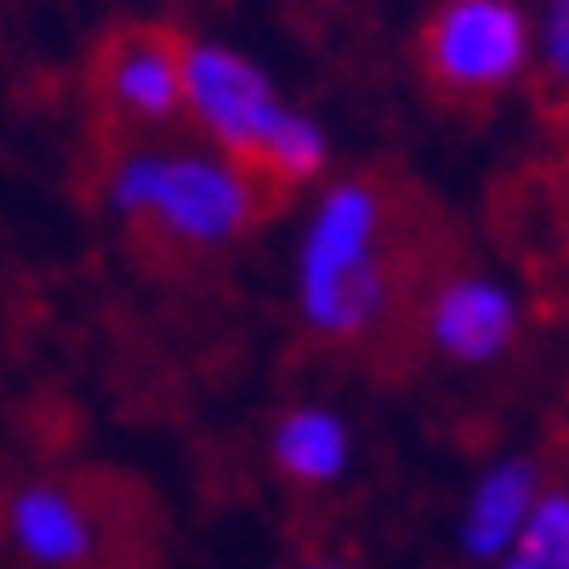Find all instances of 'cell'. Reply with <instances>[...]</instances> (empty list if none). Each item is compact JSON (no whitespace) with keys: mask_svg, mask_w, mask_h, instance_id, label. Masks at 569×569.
I'll use <instances>...</instances> for the list:
<instances>
[{"mask_svg":"<svg viewBox=\"0 0 569 569\" xmlns=\"http://www.w3.org/2000/svg\"><path fill=\"white\" fill-rule=\"evenodd\" d=\"M308 569H342V563H308Z\"/></svg>","mask_w":569,"mask_h":569,"instance_id":"cell-12","label":"cell"},{"mask_svg":"<svg viewBox=\"0 0 569 569\" xmlns=\"http://www.w3.org/2000/svg\"><path fill=\"white\" fill-rule=\"evenodd\" d=\"M421 63L450 98H496L536 63V23L518 0H439L421 29Z\"/></svg>","mask_w":569,"mask_h":569,"instance_id":"cell-4","label":"cell"},{"mask_svg":"<svg viewBox=\"0 0 569 569\" xmlns=\"http://www.w3.org/2000/svg\"><path fill=\"white\" fill-rule=\"evenodd\" d=\"M103 206L177 251H222L262 217V171L222 149H126L103 171Z\"/></svg>","mask_w":569,"mask_h":569,"instance_id":"cell-2","label":"cell"},{"mask_svg":"<svg viewBox=\"0 0 569 569\" xmlns=\"http://www.w3.org/2000/svg\"><path fill=\"white\" fill-rule=\"evenodd\" d=\"M536 74L552 98H569V0H541L536 12Z\"/></svg>","mask_w":569,"mask_h":569,"instance_id":"cell-10","label":"cell"},{"mask_svg":"<svg viewBox=\"0 0 569 569\" xmlns=\"http://www.w3.org/2000/svg\"><path fill=\"white\" fill-rule=\"evenodd\" d=\"M268 456L291 485H330L353 461V433L330 405H297L273 421Z\"/></svg>","mask_w":569,"mask_h":569,"instance_id":"cell-9","label":"cell"},{"mask_svg":"<svg viewBox=\"0 0 569 569\" xmlns=\"http://www.w3.org/2000/svg\"><path fill=\"white\" fill-rule=\"evenodd\" d=\"M7 518H12V547L40 569H74L98 547L91 512L63 485H23Z\"/></svg>","mask_w":569,"mask_h":569,"instance_id":"cell-8","label":"cell"},{"mask_svg":"<svg viewBox=\"0 0 569 569\" xmlns=\"http://www.w3.org/2000/svg\"><path fill=\"white\" fill-rule=\"evenodd\" d=\"M388 206L370 182H330L297 240V313L319 342H365L388 325L393 273L382 257Z\"/></svg>","mask_w":569,"mask_h":569,"instance_id":"cell-3","label":"cell"},{"mask_svg":"<svg viewBox=\"0 0 569 569\" xmlns=\"http://www.w3.org/2000/svg\"><path fill=\"white\" fill-rule=\"evenodd\" d=\"M518 325H525V308L490 273H450L427 291L421 308L427 348L450 365H496L518 342Z\"/></svg>","mask_w":569,"mask_h":569,"instance_id":"cell-5","label":"cell"},{"mask_svg":"<svg viewBox=\"0 0 569 569\" xmlns=\"http://www.w3.org/2000/svg\"><path fill=\"white\" fill-rule=\"evenodd\" d=\"M182 114L211 137V149L273 182H313L330 160L325 126L284 103L273 74L228 40L182 46Z\"/></svg>","mask_w":569,"mask_h":569,"instance_id":"cell-1","label":"cell"},{"mask_svg":"<svg viewBox=\"0 0 569 569\" xmlns=\"http://www.w3.org/2000/svg\"><path fill=\"white\" fill-rule=\"evenodd\" d=\"M98 98L114 120L166 126L171 114H182V46L154 29L114 34L98 58Z\"/></svg>","mask_w":569,"mask_h":569,"instance_id":"cell-6","label":"cell"},{"mask_svg":"<svg viewBox=\"0 0 569 569\" xmlns=\"http://www.w3.org/2000/svg\"><path fill=\"white\" fill-rule=\"evenodd\" d=\"M541 496H547L541 472L525 456L490 461L479 479H472L467 507H461V547H467V558H485V563L507 558L518 541H525Z\"/></svg>","mask_w":569,"mask_h":569,"instance_id":"cell-7","label":"cell"},{"mask_svg":"<svg viewBox=\"0 0 569 569\" xmlns=\"http://www.w3.org/2000/svg\"><path fill=\"white\" fill-rule=\"evenodd\" d=\"M496 569H569V547H547V541H518L507 558H496Z\"/></svg>","mask_w":569,"mask_h":569,"instance_id":"cell-11","label":"cell"}]
</instances>
